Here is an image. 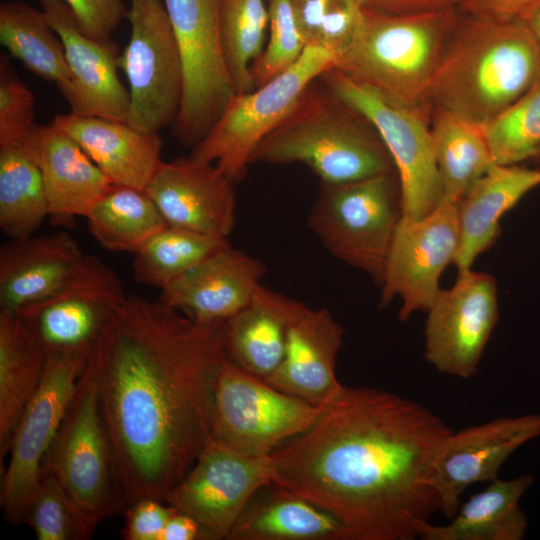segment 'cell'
I'll return each instance as SVG.
<instances>
[{"label":"cell","instance_id":"obj_24","mask_svg":"<svg viewBox=\"0 0 540 540\" xmlns=\"http://www.w3.org/2000/svg\"><path fill=\"white\" fill-rule=\"evenodd\" d=\"M40 169L51 223L69 227L86 216L112 181L79 144L52 123L36 125L22 141Z\"/></svg>","mask_w":540,"mask_h":540},{"label":"cell","instance_id":"obj_40","mask_svg":"<svg viewBox=\"0 0 540 540\" xmlns=\"http://www.w3.org/2000/svg\"><path fill=\"white\" fill-rule=\"evenodd\" d=\"M34 98L6 55L0 59V145L22 142L35 124Z\"/></svg>","mask_w":540,"mask_h":540},{"label":"cell","instance_id":"obj_36","mask_svg":"<svg viewBox=\"0 0 540 540\" xmlns=\"http://www.w3.org/2000/svg\"><path fill=\"white\" fill-rule=\"evenodd\" d=\"M266 0H220L224 55L237 93L255 89L251 66L265 46L269 24Z\"/></svg>","mask_w":540,"mask_h":540},{"label":"cell","instance_id":"obj_20","mask_svg":"<svg viewBox=\"0 0 540 540\" xmlns=\"http://www.w3.org/2000/svg\"><path fill=\"white\" fill-rule=\"evenodd\" d=\"M40 3L64 47L71 84L63 96L70 112L126 122L130 95L118 76L117 43L84 34L64 0H40Z\"/></svg>","mask_w":540,"mask_h":540},{"label":"cell","instance_id":"obj_1","mask_svg":"<svg viewBox=\"0 0 540 540\" xmlns=\"http://www.w3.org/2000/svg\"><path fill=\"white\" fill-rule=\"evenodd\" d=\"M222 323L127 297L89 356L126 508L163 499L210 437L214 382L226 360Z\"/></svg>","mask_w":540,"mask_h":540},{"label":"cell","instance_id":"obj_23","mask_svg":"<svg viewBox=\"0 0 540 540\" xmlns=\"http://www.w3.org/2000/svg\"><path fill=\"white\" fill-rule=\"evenodd\" d=\"M85 258L67 232L11 239L0 249V311L18 315L58 293Z\"/></svg>","mask_w":540,"mask_h":540},{"label":"cell","instance_id":"obj_5","mask_svg":"<svg viewBox=\"0 0 540 540\" xmlns=\"http://www.w3.org/2000/svg\"><path fill=\"white\" fill-rule=\"evenodd\" d=\"M456 24V9L387 14L365 8L355 41L334 68L393 104L420 109Z\"/></svg>","mask_w":540,"mask_h":540},{"label":"cell","instance_id":"obj_14","mask_svg":"<svg viewBox=\"0 0 540 540\" xmlns=\"http://www.w3.org/2000/svg\"><path fill=\"white\" fill-rule=\"evenodd\" d=\"M460 243L457 204L441 200L426 216L413 220L402 215L396 227L380 284L379 304L395 297L402 305L398 318L406 321L416 311H428L440 291L444 269L456 259Z\"/></svg>","mask_w":540,"mask_h":540},{"label":"cell","instance_id":"obj_32","mask_svg":"<svg viewBox=\"0 0 540 540\" xmlns=\"http://www.w3.org/2000/svg\"><path fill=\"white\" fill-rule=\"evenodd\" d=\"M222 338L227 360L255 377L265 380L282 363L285 327L258 289L249 304L222 323Z\"/></svg>","mask_w":540,"mask_h":540},{"label":"cell","instance_id":"obj_4","mask_svg":"<svg viewBox=\"0 0 540 540\" xmlns=\"http://www.w3.org/2000/svg\"><path fill=\"white\" fill-rule=\"evenodd\" d=\"M251 164L306 165L323 185L339 186L396 172L371 123L319 78L258 145Z\"/></svg>","mask_w":540,"mask_h":540},{"label":"cell","instance_id":"obj_13","mask_svg":"<svg viewBox=\"0 0 540 540\" xmlns=\"http://www.w3.org/2000/svg\"><path fill=\"white\" fill-rule=\"evenodd\" d=\"M130 3L131 34L119 56V68L129 85L126 123L154 133L176 119L183 91L182 65L163 0Z\"/></svg>","mask_w":540,"mask_h":540},{"label":"cell","instance_id":"obj_18","mask_svg":"<svg viewBox=\"0 0 540 540\" xmlns=\"http://www.w3.org/2000/svg\"><path fill=\"white\" fill-rule=\"evenodd\" d=\"M126 298L116 273L97 257L86 255L66 287L18 316L47 352L91 351Z\"/></svg>","mask_w":540,"mask_h":540},{"label":"cell","instance_id":"obj_38","mask_svg":"<svg viewBox=\"0 0 540 540\" xmlns=\"http://www.w3.org/2000/svg\"><path fill=\"white\" fill-rule=\"evenodd\" d=\"M38 540L89 539L76 509L56 481L42 472L24 515Z\"/></svg>","mask_w":540,"mask_h":540},{"label":"cell","instance_id":"obj_47","mask_svg":"<svg viewBox=\"0 0 540 540\" xmlns=\"http://www.w3.org/2000/svg\"><path fill=\"white\" fill-rule=\"evenodd\" d=\"M159 540H212L204 527L192 516L179 510L168 519Z\"/></svg>","mask_w":540,"mask_h":540},{"label":"cell","instance_id":"obj_9","mask_svg":"<svg viewBox=\"0 0 540 540\" xmlns=\"http://www.w3.org/2000/svg\"><path fill=\"white\" fill-rule=\"evenodd\" d=\"M324 406L282 392L226 359L214 382L210 438L241 454L267 457L306 431Z\"/></svg>","mask_w":540,"mask_h":540},{"label":"cell","instance_id":"obj_7","mask_svg":"<svg viewBox=\"0 0 540 540\" xmlns=\"http://www.w3.org/2000/svg\"><path fill=\"white\" fill-rule=\"evenodd\" d=\"M393 172L350 184L323 185L308 226L338 260L368 274L380 286L396 227L402 217Z\"/></svg>","mask_w":540,"mask_h":540},{"label":"cell","instance_id":"obj_27","mask_svg":"<svg viewBox=\"0 0 540 540\" xmlns=\"http://www.w3.org/2000/svg\"><path fill=\"white\" fill-rule=\"evenodd\" d=\"M227 539L348 540V536L333 514L270 483L254 494Z\"/></svg>","mask_w":540,"mask_h":540},{"label":"cell","instance_id":"obj_44","mask_svg":"<svg viewBox=\"0 0 540 540\" xmlns=\"http://www.w3.org/2000/svg\"><path fill=\"white\" fill-rule=\"evenodd\" d=\"M540 7V0H459L458 8L470 17L525 22Z\"/></svg>","mask_w":540,"mask_h":540},{"label":"cell","instance_id":"obj_31","mask_svg":"<svg viewBox=\"0 0 540 540\" xmlns=\"http://www.w3.org/2000/svg\"><path fill=\"white\" fill-rule=\"evenodd\" d=\"M431 133L442 199L458 204L495 164L482 125L436 108Z\"/></svg>","mask_w":540,"mask_h":540},{"label":"cell","instance_id":"obj_15","mask_svg":"<svg viewBox=\"0 0 540 540\" xmlns=\"http://www.w3.org/2000/svg\"><path fill=\"white\" fill-rule=\"evenodd\" d=\"M270 483V456H247L209 437L192 468L162 500L195 518L212 540L227 539L254 494Z\"/></svg>","mask_w":540,"mask_h":540},{"label":"cell","instance_id":"obj_21","mask_svg":"<svg viewBox=\"0 0 540 540\" xmlns=\"http://www.w3.org/2000/svg\"><path fill=\"white\" fill-rule=\"evenodd\" d=\"M145 191L169 226L222 239L234 229V183L214 163L162 161Z\"/></svg>","mask_w":540,"mask_h":540},{"label":"cell","instance_id":"obj_10","mask_svg":"<svg viewBox=\"0 0 540 540\" xmlns=\"http://www.w3.org/2000/svg\"><path fill=\"white\" fill-rule=\"evenodd\" d=\"M176 39L183 91L173 134L193 148L237 91L228 71L220 28V0H163Z\"/></svg>","mask_w":540,"mask_h":540},{"label":"cell","instance_id":"obj_17","mask_svg":"<svg viewBox=\"0 0 540 540\" xmlns=\"http://www.w3.org/2000/svg\"><path fill=\"white\" fill-rule=\"evenodd\" d=\"M258 293L285 327L282 363L264 381L310 403L326 404L343 387L336 376V358L344 337L342 326L326 308H312L263 285Z\"/></svg>","mask_w":540,"mask_h":540},{"label":"cell","instance_id":"obj_29","mask_svg":"<svg viewBox=\"0 0 540 540\" xmlns=\"http://www.w3.org/2000/svg\"><path fill=\"white\" fill-rule=\"evenodd\" d=\"M47 354L18 315L0 311L1 469L17 422L40 384Z\"/></svg>","mask_w":540,"mask_h":540},{"label":"cell","instance_id":"obj_41","mask_svg":"<svg viewBox=\"0 0 540 540\" xmlns=\"http://www.w3.org/2000/svg\"><path fill=\"white\" fill-rule=\"evenodd\" d=\"M362 0H325L321 22V47L336 64L355 41L364 16Z\"/></svg>","mask_w":540,"mask_h":540},{"label":"cell","instance_id":"obj_2","mask_svg":"<svg viewBox=\"0 0 540 540\" xmlns=\"http://www.w3.org/2000/svg\"><path fill=\"white\" fill-rule=\"evenodd\" d=\"M452 430L421 404L347 387L270 455L273 483L333 514L348 540H412L440 510L430 484Z\"/></svg>","mask_w":540,"mask_h":540},{"label":"cell","instance_id":"obj_8","mask_svg":"<svg viewBox=\"0 0 540 540\" xmlns=\"http://www.w3.org/2000/svg\"><path fill=\"white\" fill-rule=\"evenodd\" d=\"M335 66L336 59L327 50L306 46L286 71L250 92L236 93L189 157L214 163L234 184L241 181L262 140L282 122L310 84Z\"/></svg>","mask_w":540,"mask_h":540},{"label":"cell","instance_id":"obj_48","mask_svg":"<svg viewBox=\"0 0 540 540\" xmlns=\"http://www.w3.org/2000/svg\"><path fill=\"white\" fill-rule=\"evenodd\" d=\"M540 51V7L525 21Z\"/></svg>","mask_w":540,"mask_h":540},{"label":"cell","instance_id":"obj_39","mask_svg":"<svg viewBox=\"0 0 540 540\" xmlns=\"http://www.w3.org/2000/svg\"><path fill=\"white\" fill-rule=\"evenodd\" d=\"M269 16V40L251 66L259 87L290 68L306 45L298 30L290 0H266Z\"/></svg>","mask_w":540,"mask_h":540},{"label":"cell","instance_id":"obj_46","mask_svg":"<svg viewBox=\"0 0 540 540\" xmlns=\"http://www.w3.org/2000/svg\"><path fill=\"white\" fill-rule=\"evenodd\" d=\"M366 9L387 14H418L457 9L459 0H362Z\"/></svg>","mask_w":540,"mask_h":540},{"label":"cell","instance_id":"obj_19","mask_svg":"<svg viewBox=\"0 0 540 540\" xmlns=\"http://www.w3.org/2000/svg\"><path fill=\"white\" fill-rule=\"evenodd\" d=\"M539 436L540 414L505 416L452 431L440 448L430 479L440 511L451 519L470 485L496 480L507 458Z\"/></svg>","mask_w":540,"mask_h":540},{"label":"cell","instance_id":"obj_34","mask_svg":"<svg viewBox=\"0 0 540 540\" xmlns=\"http://www.w3.org/2000/svg\"><path fill=\"white\" fill-rule=\"evenodd\" d=\"M49 216L40 169L22 142L0 145V228L11 239L33 235Z\"/></svg>","mask_w":540,"mask_h":540},{"label":"cell","instance_id":"obj_37","mask_svg":"<svg viewBox=\"0 0 540 540\" xmlns=\"http://www.w3.org/2000/svg\"><path fill=\"white\" fill-rule=\"evenodd\" d=\"M495 164L516 165L540 153V77L520 98L482 125Z\"/></svg>","mask_w":540,"mask_h":540},{"label":"cell","instance_id":"obj_22","mask_svg":"<svg viewBox=\"0 0 540 540\" xmlns=\"http://www.w3.org/2000/svg\"><path fill=\"white\" fill-rule=\"evenodd\" d=\"M265 273L259 259L229 245L162 288L160 301L198 323H223L251 302Z\"/></svg>","mask_w":540,"mask_h":540},{"label":"cell","instance_id":"obj_3","mask_svg":"<svg viewBox=\"0 0 540 540\" xmlns=\"http://www.w3.org/2000/svg\"><path fill=\"white\" fill-rule=\"evenodd\" d=\"M449 43L429 100L473 123L490 121L540 77V51L525 22L470 17Z\"/></svg>","mask_w":540,"mask_h":540},{"label":"cell","instance_id":"obj_28","mask_svg":"<svg viewBox=\"0 0 540 540\" xmlns=\"http://www.w3.org/2000/svg\"><path fill=\"white\" fill-rule=\"evenodd\" d=\"M529 474L511 480L491 481L458 508L445 525L430 521L418 526L422 540H521L528 526L519 501L533 484Z\"/></svg>","mask_w":540,"mask_h":540},{"label":"cell","instance_id":"obj_25","mask_svg":"<svg viewBox=\"0 0 540 540\" xmlns=\"http://www.w3.org/2000/svg\"><path fill=\"white\" fill-rule=\"evenodd\" d=\"M51 123L75 140L113 184L145 190L162 162L158 132L71 112L57 115Z\"/></svg>","mask_w":540,"mask_h":540},{"label":"cell","instance_id":"obj_35","mask_svg":"<svg viewBox=\"0 0 540 540\" xmlns=\"http://www.w3.org/2000/svg\"><path fill=\"white\" fill-rule=\"evenodd\" d=\"M229 245L228 239L167 225L134 253V280L162 289Z\"/></svg>","mask_w":540,"mask_h":540},{"label":"cell","instance_id":"obj_12","mask_svg":"<svg viewBox=\"0 0 540 540\" xmlns=\"http://www.w3.org/2000/svg\"><path fill=\"white\" fill-rule=\"evenodd\" d=\"M333 93L375 128L399 180L402 215L417 220L442 200L434 143L421 109L391 103L336 68L319 76Z\"/></svg>","mask_w":540,"mask_h":540},{"label":"cell","instance_id":"obj_30","mask_svg":"<svg viewBox=\"0 0 540 540\" xmlns=\"http://www.w3.org/2000/svg\"><path fill=\"white\" fill-rule=\"evenodd\" d=\"M0 42L35 75L54 82L64 95L71 73L64 47L45 13L21 1L0 5Z\"/></svg>","mask_w":540,"mask_h":540},{"label":"cell","instance_id":"obj_49","mask_svg":"<svg viewBox=\"0 0 540 540\" xmlns=\"http://www.w3.org/2000/svg\"><path fill=\"white\" fill-rule=\"evenodd\" d=\"M538 156L540 157V153H539V155H538Z\"/></svg>","mask_w":540,"mask_h":540},{"label":"cell","instance_id":"obj_33","mask_svg":"<svg viewBox=\"0 0 540 540\" xmlns=\"http://www.w3.org/2000/svg\"><path fill=\"white\" fill-rule=\"evenodd\" d=\"M85 217L90 233L103 248L132 254L167 226L145 190L117 184Z\"/></svg>","mask_w":540,"mask_h":540},{"label":"cell","instance_id":"obj_43","mask_svg":"<svg viewBox=\"0 0 540 540\" xmlns=\"http://www.w3.org/2000/svg\"><path fill=\"white\" fill-rule=\"evenodd\" d=\"M176 508L156 498L138 500L126 509L121 536L125 540H159Z\"/></svg>","mask_w":540,"mask_h":540},{"label":"cell","instance_id":"obj_45","mask_svg":"<svg viewBox=\"0 0 540 540\" xmlns=\"http://www.w3.org/2000/svg\"><path fill=\"white\" fill-rule=\"evenodd\" d=\"M325 0H290L298 30L306 46L321 47V22Z\"/></svg>","mask_w":540,"mask_h":540},{"label":"cell","instance_id":"obj_6","mask_svg":"<svg viewBox=\"0 0 540 540\" xmlns=\"http://www.w3.org/2000/svg\"><path fill=\"white\" fill-rule=\"evenodd\" d=\"M42 472L65 493L90 537L100 522L126 507L97 387L87 367Z\"/></svg>","mask_w":540,"mask_h":540},{"label":"cell","instance_id":"obj_11","mask_svg":"<svg viewBox=\"0 0 540 540\" xmlns=\"http://www.w3.org/2000/svg\"><path fill=\"white\" fill-rule=\"evenodd\" d=\"M91 351L47 354L40 384L17 422L9 444L8 464L2 471L1 507L10 524L24 522L45 457L78 389Z\"/></svg>","mask_w":540,"mask_h":540},{"label":"cell","instance_id":"obj_42","mask_svg":"<svg viewBox=\"0 0 540 540\" xmlns=\"http://www.w3.org/2000/svg\"><path fill=\"white\" fill-rule=\"evenodd\" d=\"M81 31L97 40H111L128 11L122 0H64Z\"/></svg>","mask_w":540,"mask_h":540},{"label":"cell","instance_id":"obj_26","mask_svg":"<svg viewBox=\"0 0 540 540\" xmlns=\"http://www.w3.org/2000/svg\"><path fill=\"white\" fill-rule=\"evenodd\" d=\"M540 185V169L494 164L457 204L460 243L454 261L458 273L471 269L499 233L502 216Z\"/></svg>","mask_w":540,"mask_h":540},{"label":"cell","instance_id":"obj_16","mask_svg":"<svg viewBox=\"0 0 540 540\" xmlns=\"http://www.w3.org/2000/svg\"><path fill=\"white\" fill-rule=\"evenodd\" d=\"M424 356L438 371L467 379L476 374L498 319L494 277L472 269L458 273L427 311Z\"/></svg>","mask_w":540,"mask_h":540}]
</instances>
